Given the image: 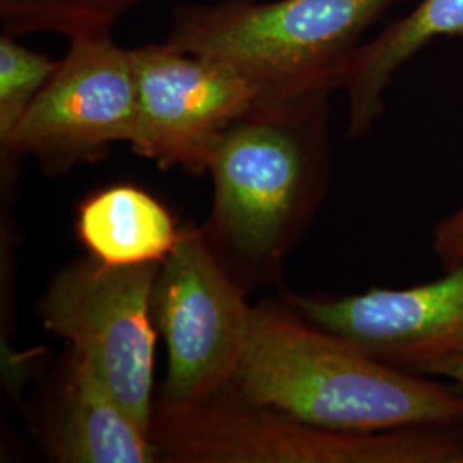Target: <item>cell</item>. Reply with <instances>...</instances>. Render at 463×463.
<instances>
[{
    "label": "cell",
    "instance_id": "cell-12",
    "mask_svg": "<svg viewBox=\"0 0 463 463\" xmlns=\"http://www.w3.org/2000/svg\"><path fill=\"white\" fill-rule=\"evenodd\" d=\"M76 231L84 248L101 263H164L181 232L165 206L134 185H112L80 206Z\"/></svg>",
    "mask_w": 463,
    "mask_h": 463
},
{
    "label": "cell",
    "instance_id": "cell-10",
    "mask_svg": "<svg viewBox=\"0 0 463 463\" xmlns=\"http://www.w3.org/2000/svg\"><path fill=\"white\" fill-rule=\"evenodd\" d=\"M50 451L62 463L158 462L148 430L128 414L97 373L78 357L67 378Z\"/></svg>",
    "mask_w": 463,
    "mask_h": 463
},
{
    "label": "cell",
    "instance_id": "cell-15",
    "mask_svg": "<svg viewBox=\"0 0 463 463\" xmlns=\"http://www.w3.org/2000/svg\"><path fill=\"white\" fill-rule=\"evenodd\" d=\"M432 250L449 269L463 263V204L443 218L432 232Z\"/></svg>",
    "mask_w": 463,
    "mask_h": 463
},
{
    "label": "cell",
    "instance_id": "cell-6",
    "mask_svg": "<svg viewBox=\"0 0 463 463\" xmlns=\"http://www.w3.org/2000/svg\"><path fill=\"white\" fill-rule=\"evenodd\" d=\"M254 309L201 232H181L160 265L153 321L168 355L164 397L203 403L227 390L248 345Z\"/></svg>",
    "mask_w": 463,
    "mask_h": 463
},
{
    "label": "cell",
    "instance_id": "cell-1",
    "mask_svg": "<svg viewBox=\"0 0 463 463\" xmlns=\"http://www.w3.org/2000/svg\"><path fill=\"white\" fill-rule=\"evenodd\" d=\"M232 392L316 426H463V388L386 364L300 316L254 309Z\"/></svg>",
    "mask_w": 463,
    "mask_h": 463
},
{
    "label": "cell",
    "instance_id": "cell-2",
    "mask_svg": "<svg viewBox=\"0 0 463 463\" xmlns=\"http://www.w3.org/2000/svg\"><path fill=\"white\" fill-rule=\"evenodd\" d=\"M402 0H223L174 13L166 43L232 67L258 103L344 88L365 32Z\"/></svg>",
    "mask_w": 463,
    "mask_h": 463
},
{
    "label": "cell",
    "instance_id": "cell-11",
    "mask_svg": "<svg viewBox=\"0 0 463 463\" xmlns=\"http://www.w3.org/2000/svg\"><path fill=\"white\" fill-rule=\"evenodd\" d=\"M463 34V0H420L374 40L363 43L348 69V134H365L384 110V93L417 52L439 36Z\"/></svg>",
    "mask_w": 463,
    "mask_h": 463
},
{
    "label": "cell",
    "instance_id": "cell-9",
    "mask_svg": "<svg viewBox=\"0 0 463 463\" xmlns=\"http://www.w3.org/2000/svg\"><path fill=\"white\" fill-rule=\"evenodd\" d=\"M302 319L386 364L415 371L463 357V263L438 280L345 298H292Z\"/></svg>",
    "mask_w": 463,
    "mask_h": 463
},
{
    "label": "cell",
    "instance_id": "cell-7",
    "mask_svg": "<svg viewBox=\"0 0 463 463\" xmlns=\"http://www.w3.org/2000/svg\"><path fill=\"white\" fill-rule=\"evenodd\" d=\"M134 126L129 50L110 33L86 34L71 38L66 57L2 146L62 172L99 160L114 143H131Z\"/></svg>",
    "mask_w": 463,
    "mask_h": 463
},
{
    "label": "cell",
    "instance_id": "cell-14",
    "mask_svg": "<svg viewBox=\"0 0 463 463\" xmlns=\"http://www.w3.org/2000/svg\"><path fill=\"white\" fill-rule=\"evenodd\" d=\"M59 62L23 47L11 34L0 38V141L16 129Z\"/></svg>",
    "mask_w": 463,
    "mask_h": 463
},
{
    "label": "cell",
    "instance_id": "cell-3",
    "mask_svg": "<svg viewBox=\"0 0 463 463\" xmlns=\"http://www.w3.org/2000/svg\"><path fill=\"white\" fill-rule=\"evenodd\" d=\"M326 97L256 103L222 137L208 168L213 220L241 256L280 258L315 210L328 158Z\"/></svg>",
    "mask_w": 463,
    "mask_h": 463
},
{
    "label": "cell",
    "instance_id": "cell-16",
    "mask_svg": "<svg viewBox=\"0 0 463 463\" xmlns=\"http://www.w3.org/2000/svg\"><path fill=\"white\" fill-rule=\"evenodd\" d=\"M415 373H422L428 376H441L463 388V357H449L432 361L415 369Z\"/></svg>",
    "mask_w": 463,
    "mask_h": 463
},
{
    "label": "cell",
    "instance_id": "cell-4",
    "mask_svg": "<svg viewBox=\"0 0 463 463\" xmlns=\"http://www.w3.org/2000/svg\"><path fill=\"white\" fill-rule=\"evenodd\" d=\"M149 436L158 462L463 463V426L330 430L231 388L203 403L160 400Z\"/></svg>",
    "mask_w": 463,
    "mask_h": 463
},
{
    "label": "cell",
    "instance_id": "cell-13",
    "mask_svg": "<svg viewBox=\"0 0 463 463\" xmlns=\"http://www.w3.org/2000/svg\"><path fill=\"white\" fill-rule=\"evenodd\" d=\"M139 0H0V23L11 36L61 33L67 38L110 33Z\"/></svg>",
    "mask_w": 463,
    "mask_h": 463
},
{
    "label": "cell",
    "instance_id": "cell-5",
    "mask_svg": "<svg viewBox=\"0 0 463 463\" xmlns=\"http://www.w3.org/2000/svg\"><path fill=\"white\" fill-rule=\"evenodd\" d=\"M160 265L80 260L53 279L40 304L45 328L66 338L148 432L155 409L153 288Z\"/></svg>",
    "mask_w": 463,
    "mask_h": 463
},
{
    "label": "cell",
    "instance_id": "cell-8",
    "mask_svg": "<svg viewBox=\"0 0 463 463\" xmlns=\"http://www.w3.org/2000/svg\"><path fill=\"white\" fill-rule=\"evenodd\" d=\"M136 80L131 146L158 165L206 172L222 137L258 103L232 67L164 45L129 50Z\"/></svg>",
    "mask_w": 463,
    "mask_h": 463
}]
</instances>
